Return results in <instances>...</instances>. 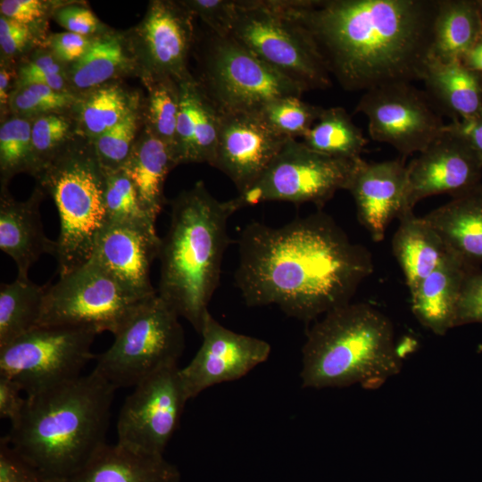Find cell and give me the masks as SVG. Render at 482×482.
<instances>
[{"mask_svg": "<svg viewBox=\"0 0 482 482\" xmlns=\"http://www.w3.org/2000/svg\"><path fill=\"white\" fill-rule=\"evenodd\" d=\"M324 108L298 96H285L266 103L257 113L274 131L287 138L303 137L319 120Z\"/></svg>", "mask_w": 482, "mask_h": 482, "instance_id": "obj_37", "label": "cell"}, {"mask_svg": "<svg viewBox=\"0 0 482 482\" xmlns=\"http://www.w3.org/2000/svg\"><path fill=\"white\" fill-rule=\"evenodd\" d=\"M187 401L178 364L154 372L126 398L117 421V444L137 453L163 455Z\"/></svg>", "mask_w": 482, "mask_h": 482, "instance_id": "obj_14", "label": "cell"}, {"mask_svg": "<svg viewBox=\"0 0 482 482\" xmlns=\"http://www.w3.org/2000/svg\"><path fill=\"white\" fill-rule=\"evenodd\" d=\"M480 38H482V34H481V37H480Z\"/></svg>", "mask_w": 482, "mask_h": 482, "instance_id": "obj_54", "label": "cell"}, {"mask_svg": "<svg viewBox=\"0 0 482 482\" xmlns=\"http://www.w3.org/2000/svg\"><path fill=\"white\" fill-rule=\"evenodd\" d=\"M143 83L147 88L143 126L173 150L179 112V83L170 79Z\"/></svg>", "mask_w": 482, "mask_h": 482, "instance_id": "obj_34", "label": "cell"}, {"mask_svg": "<svg viewBox=\"0 0 482 482\" xmlns=\"http://www.w3.org/2000/svg\"><path fill=\"white\" fill-rule=\"evenodd\" d=\"M36 30L0 15L1 62L24 54L37 40Z\"/></svg>", "mask_w": 482, "mask_h": 482, "instance_id": "obj_45", "label": "cell"}, {"mask_svg": "<svg viewBox=\"0 0 482 482\" xmlns=\"http://www.w3.org/2000/svg\"><path fill=\"white\" fill-rule=\"evenodd\" d=\"M179 319L158 294L143 300L97 357L94 370L117 389L135 387L158 370L178 364L185 348Z\"/></svg>", "mask_w": 482, "mask_h": 482, "instance_id": "obj_8", "label": "cell"}, {"mask_svg": "<svg viewBox=\"0 0 482 482\" xmlns=\"http://www.w3.org/2000/svg\"><path fill=\"white\" fill-rule=\"evenodd\" d=\"M392 250L405 278L410 293L450 253L442 237L424 217L413 211L399 219Z\"/></svg>", "mask_w": 482, "mask_h": 482, "instance_id": "obj_29", "label": "cell"}, {"mask_svg": "<svg viewBox=\"0 0 482 482\" xmlns=\"http://www.w3.org/2000/svg\"><path fill=\"white\" fill-rule=\"evenodd\" d=\"M139 125H144V105L92 140L96 155L104 171H114L122 167L136 141Z\"/></svg>", "mask_w": 482, "mask_h": 482, "instance_id": "obj_40", "label": "cell"}, {"mask_svg": "<svg viewBox=\"0 0 482 482\" xmlns=\"http://www.w3.org/2000/svg\"><path fill=\"white\" fill-rule=\"evenodd\" d=\"M160 246L155 228L108 221L96 238L90 260L127 291L146 299L157 294L151 284L150 269Z\"/></svg>", "mask_w": 482, "mask_h": 482, "instance_id": "obj_19", "label": "cell"}, {"mask_svg": "<svg viewBox=\"0 0 482 482\" xmlns=\"http://www.w3.org/2000/svg\"><path fill=\"white\" fill-rule=\"evenodd\" d=\"M92 37L67 31L52 34L45 42L46 47L68 67L85 54Z\"/></svg>", "mask_w": 482, "mask_h": 482, "instance_id": "obj_47", "label": "cell"}, {"mask_svg": "<svg viewBox=\"0 0 482 482\" xmlns=\"http://www.w3.org/2000/svg\"><path fill=\"white\" fill-rule=\"evenodd\" d=\"M230 36L305 91L331 86L316 41L289 12L287 1H237Z\"/></svg>", "mask_w": 482, "mask_h": 482, "instance_id": "obj_7", "label": "cell"}, {"mask_svg": "<svg viewBox=\"0 0 482 482\" xmlns=\"http://www.w3.org/2000/svg\"><path fill=\"white\" fill-rule=\"evenodd\" d=\"M448 251L467 264H482V184L423 216Z\"/></svg>", "mask_w": 482, "mask_h": 482, "instance_id": "obj_24", "label": "cell"}, {"mask_svg": "<svg viewBox=\"0 0 482 482\" xmlns=\"http://www.w3.org/2000/svg\"><path fill=\"white\" fill-rule=\"evenodd\" d=\"M45 195L37 187L29 199L17 201L7 187L1 188L0 249L14 261L19 278H29L31 265L42 254H57V241L46 236L41 223L39 207Z\"/></svg>", "mask_w": 482, "mask_h": 482, "instance_id": "obj_22", "label": "cell"}, {"mask_svg": "<svg viewBox=\"0 0 482 482\" xmlns=\"http://www.w3.org/2000/svg\"><path fill=\"white\" fill-rule=\"evenodd\" d=\"M63 4L44 0H1V16L40 32L43 22Z\"/></svg>", "mask_w": 482, "mask_h": 482, "instance_id": "obj_42", "label": "cell"}, {"mask_svg": "<svg viewBox=\"0 0 482 482\" xmlns=\"http://www.w3.org/2000/svg\"><path fill=\"white\" fill-rule=\"evenodd\" d=\"M482 73L461 61L440 62L428 58L420 80L433 104L452 120L482 117Z\"/></svg>", "mask_w": 482, "mask_h": 482, "instance_id": "obj_27", "label": "cell"}, {"mask_svg": "<svg viewBox=\"0 0 482 482\" xmlns=\"http://www.w3.org/2000/svg\"><path fill=\"white\" fill-rule=\"evenodd\" d=\"M288 139L269 127L257 112H220L212 166L228 176L241 194L258 180Z\"/></svg>", "mask_w": 482, "mask_h": 482, "instance_id": "obj_18", "label": "cell"}, {"mask_svg": "<svg viewBox=\"0 0 482 482\" xmlns=\"http://www.w3.org/2000/svg\"><path fill=\"white\" fill-rule=\"evenodd\" d=\"M116 388L95 370L27 396L5 436L48 482H66L104 446Z\"/></svg>", "mask_w": 482, "mask_h": 482, "instance_id": "obj_3", "label": "cell"}, {"mask_svg": "<svg viewBox=\"0 0 482 482\" xmlns=\"http://www.w3.org/2000/svg\"><path fill=\"white\" fill-rule=\"evenodd\" d=\"M202 64L199 81L222 113L257 112L272 99L301 97L305 91L230 35L212 33Z\"/></svg>", "mask_w": 482, "mask_h": 482, "instance_id": "obj_10", "label": "cell"}, {"mask_svg": "<svg viewBox=\"0 0 482 482\" xmlns=\"http://www.w3.org/2000/svg\"><path fill=\"white\" fill-rule=\"evenodd\" d=\"M181 4L200 18L217 36L230 35L237 12V1L183 0Z\"/></svg>", "mask_w": 482, "mask_h": 482, "instance_id": "obj_41", "label": "cell"}, {"mask_svg": "<svg viewBox=\"0 0 482 482\" xmlns=\"http://www.w3.org/2000/svg\"><path fill=\"white\" fill-rule=\"evenodd\" d=\"M477 3H478V8H479L481 16H482V0H478Z\"/></svg>", "mask_w": 482, "mask_h": 482, "instance_id": "obj_53", "label": "cell"}, {"mask_svg": "<svg viewBox=\"0 0 482 482\" xmlns=\"http://www.w3.org/2000/svg\"><path fill=\"white\" fill-rule=\"evenodd\" d=\"M0 482H48L10 445L6 436L0 440Z\"/></svg>", "mask_w": 482, "mask_h": 482, "instance_id": "obj_46", "label": "cell"}, {"mask_svg": "<svg viewBox=\"0 0 482 482\" xmlns=\"http://www.w3.org/2000/svg\"><path fill=\"white\" fill-rule=\"evenodd\" d=\"M446 128L463 137L482 161V117L452 120Z\"/></svg>", "mask_w": 482, "mask_h": 482, "instance_id": "obj_50", "label": "cell"}, {"mask_svg": "<svg viewBox=\"0 0 482 482\" xmlns=\"http://www.w3.org/2000/svg\"><path fill=\"white\" fill-rule=\"evenodd\" d=\"M46 286L19 278L0 287V346L37 327Z\"/></svg>", "mask_w": 482, "mask_h": 482, "instance_id": "obj_32", "label": "cell"}, {"mask_svg": "<svg viewBox=\"0 0 482 482\" xmlns=\"http://www.w3.org/2000/svg\"><path fill=\"white\" fill-rule=\"evenodd\" d=\"M482 323V270H470L462 283L456 307L454 327Z\"/></svg>", "mask_w": 482, "mask_h": 482, "instance_id": "obj_43", "label": "cell"}, {"mask_svg": "<svg viewBox=\"0 0 482 482\" xmlns=\"http://www.w3.org/2000/svg\"><path fill=\"white\" fill-rule=\"evenodd\" d=\"M200 335L202 345L194 358L179 369L188 400L205 389L242 378L270 356L268 342L224 327L207 312Z\"/></svg>", "mask_w": 482, "mask_h": 482, "instance_id": "obj_16", "label": "cell"}, {"mask_svg": "<svg viewBox=\"0 0 482 482\" xmlns=\"http://www.w3.org/2000/svg\"><path fill=\"white\" fill-rule=\"evenodd\" d=\"M194 15L180 1H150L143 19L126 31L142 82L188 78Z\"/></svg>", "mask_w": 482, "mask_h": 482, "instance_id": "obj_15", "label": "cell"}, {"mask_svg": "<svg viewBox=\"0 0 482 482\" xmlns=\"http://www.w3.org/2000/svg\"><path fill=\"white\" fill-rule=\"evenodd\" d=\"M360 159L328 156L290 138L258 180L233 198L234 203L237 210L270 201L322 207L338 190H347Z\"/></svg>", "mask_w": 482, "mask_h": 482, "instance_id": "obj_11", "label": "cell"}, {"mask_svg": "<svg viewBox=\"0 0 482 482\" xmlns=\"http://www.w3.org/2000/svg\"><path fill=\"white\" fill-rule=\"evenodd\" d=\"M401 367L390 320L368 303H349L307 332L300 377L304 388H376Z\"/></svg>", "mask_w": 482, "mask_h": 482, "instance_id": "obj_5", "label": "cell"}, {"mask_svg": "<svg viewBox=\"0 0 482 482\" xmlns=\"http://www.w3.org/2000/svg\"><path fill=\"white\" fill-rule=\"evenodd\" d=\"M128 75H137V66L126 31L94 36L85 54L67 67L71 89L78 96Z\"/></svg>", "mask_w": 482, "mask_h": 482, "instance_id": "obj_25", "label": "cell"}, {"mask_svg": "<svg viewBox=\"0 0 482 482\" xmlns=\"http://www.w3.org/2000/svg\"><path fill=\"white\" fill-rule=\"evenodd\" d=\"M461 62L469 69L482 73V38L471 48Z\"/></svg>", "mask_w": 482, "mask_h": 482, "instance_id": "obj_52", "label": "cell"}, {"mask_svg": "<svg viewBox=\"0 0 482 482\" xmlns=\"http://www.w3.org/2000/svg\"><path fill=\"white\" fill-rule=\"evenodd\" d=\"M145 99L118 82H111L80 95L73 115L79 135L94 140L133 111L144 105Z\"/></svg>", "mask_w": 482, "mask_h": 482, "instance_id": "obj_31", "label": "cell"}, {"mask_svg": "<svg viewBox=\"0 0 482 482\" xmlns=\"http://www.w3.org/2000/svg\"><path fill=\"white\" fill-rule=\"evenodd\" d=\"M357 218L373 241L383 240L395 219L408 212V171L404 159L368 162L360 159L347 187Z\"/></svg>", "mask_w": 482, "mask_h": 482, "instance_id": "obj_20", "label": "cell"}, {"mask_svg": "<svg viewBox=\"0 0 482 482\" xmlns=\"http://www.w3.org/2000/svg\"><path fill=\"white\" fill-rule=\"evenodd\" d=\"M481 34L482 16L477 1L439 0L428 58L462 61Z\"/></svg>", "mask_w": 482, "mask_h": 482, "instance_id": "obj_30", "label": "cell"}, {"mask_svg": "<svg viewBox=\"0 0 482 482\" xmlns=\"http://www.w3.org/2000/svg\"><path fill=\"white\" fill-rule=\"evenodd\" d=\"M170 222L161 238L157 294L200 334L218 287L230 242L228 221L233 198L219 201L201 180L170 202Z\"/></svg>", "mask_w": 482, "mask_h": 482, "instance_id": "obj_4", "label": "cell"}, {"mask_svg": "<svg viewBox=\"0 0 482 482\" xmlns=\"http://www.w3.org/2000/svg\"><path fill=\"white\" fill-rule=\"evenodd\" d=\"M17 77V71L11 66V63L1 62L0 69V106L1 112L8 111V104L14 83L12 79Z\"/></svg>", "mask_w": 482, "mask_h": 482, "instance_id": "obj_51", "label": "cell"}, {"mask_svg": "<svg viewBox=\"0 0 482 482\" xmlns=\"http://www.w3.org/2000/svg\"><path fill=\"white\" fill-rule=\"evenodd\" d=\"M303 138V142L316 152L351 160L361 158L368 144L362 130L342 107L324 108Z\"/></svg>", "mask_w": 482, "mask_h": 482, "instance_id": "obj_33", "label": "cell"}, {"mask_svg": "<svg viewBox=\"0 0 482 482\" xmlns=\"http://www.w3.org/2000/svg\"><path fill=\"white\" fill-rule=\"evenodd\" d=\"M31 119L12 116L0 127L1 188L21 172L33 174Z\"/></svg>", "mask_w": 482, "mask_h": 482, "instance_id": "obj_35", "label": "cell"}, {"mask_svg": "<svg viewBox=\"0 0 482 482\" xmlns=\"http://www.w3.org/2000/svg\"><path fill=\"white\" fill-rule=\"evenodd\" d=\"M21 387L13 379L0 374V417L14 424L21 418L27 398L21 395Z\"/></svg>", "mask_w": 482, "mask_h": 482, "instance_id": "obj_49", "label": "cell"}, {"mask_svg": "<svg viewBox=\"0 0 482 482\" xmlns=\"http://www.w3.org/2000/svg\"><path fill=\"white\" fill-rule=\"evenodd\" d=\"M71 112L50 113L31 119L34 170L37 174L54 160L77 136Z\"/></svg>", "mask_w": 482, "mask_h": 482, "instance_id": "obj_36", "label": "cell"}, {"mask_svg": "<svg viewBox=\"0 0 482 482\" xmlns=\"http://www.w3.org/2000/svg\"><path fill=\"white\" fill-rule=\"evenodd\" d=\"M478 267L449 253L411 292V311L418 321L438 336L454 328L456 307L467 273Z\"/></svg>", "mask_w": 482, "mask_h": 482, "instance_id": "obj_23", "label": "cell"}, {"mask_svg": "<svg viewBox=\"0 0 482 482\" xmlns=\"http://www.w3.org/2000/svg\"><path fill=\"white\" fill-rule=\"evenodd\" d=\"M79 96L60 92L39 84L14 87L9 99L12 116L33 119L50 113L71 112Z\"/></svg>", "mask_w": 482, "mask_h": 482, "instance_id": "obj_39", "label": "cell"}, {"mask_svg": "<svg viewBox=\"0 0 482 482\" xmlns=\"http://www.w3.org/2000/svg\"><path fill=\"white\" fill-rule=\"evenodd\" d=\"M53 17L68 32L86 37H94L107 30L90 9L80 4H62L54 11Z\"/></svg>", "mask_w": 482, "mask_h": 482, "instance_id": "obj_44", "label": "cell"}, {"mask_svg": "<svg viewBox=\"0 0 482 482\" xmlns=\"http://www.w3.org/2000/svg\"><path fill=\"white\" fill-rule=\"evenodd\" d=\"M436 108L411 83H395L364 92L355 112L366 116L372 140L390 145L405 160L444 132L446 124Z\"/></svg>", "mask_w": 482, "mask_h": 482, "instance_id": "obj_13", "label": "cell"}, {"mask_svg": "<svg viewBox=\"0 0 482 482\" xmlns=\"http://www.w3.org/2000/svg\"><path fill=\"white\" fill-rule=\"evenodd\" d=\"M176 166L171 146L143 126L120 170L134 184L144 209L154 221L166 202L165 179Z\"/></svg>", "mask_w": 482, "mask_h": 482, "instance_id": "obj_28", "label": "cell"}, {"mask_svg": "<svg viewBox=\"0 0 482 482\" xmlns=\"http://www.w3.org/2000/svg\"><path fill=\"white\" fill-rule=\"evenodd\" d=\"M98 333L79 326H37L0 346V374L13 379L27 396L60 386L80 377L94 357Z\"/></svg>", "mask_w": 482, "mask_h": 482, "instance_id": "obj_9", "label": "cell"}, {"mask_svg": "<svg viewBox=\"0 0 482 482\" xmlns=\"http://www.w3.org/2000/svg\"><path fill=\"white\" fill-rule=\"evenodd\" d=\"M143 300L89 260L46 286L37 326H79L114 335Z\"/></svg>", "mask_w": 482, "mask_h": 482, "instance_id": "obj_12", "label": "cell"}, {"mask_svg": "<svg viewBox=\"0 0 482 482\" xmlns=\"http://www.w3.org/2000/svg\"><path fill=\"white\" fill-rule=\"evenodd\" d=\"M105 173V209L108 221L155 228V221L144 209L137 191L120 169Z\"/></svg>", "mask_w": 482, "mask_h": 482, "instance_id": "obj_38", "label": "cell"}, {"mask_svg": "<svg viewBox=\"0 0 482 482\" xmlns=\"http://www.w3.org/2000/svg\"><path fill=\"white\" fill-rule=\"evenodd\" d=\"M66 482H180V472L163 455L137 453L116 443L104 445Z\"/></svg>", "mask_w": 482, "mask_h": 482, "instance_id": "obj_26", "label": "cell"}, {"mask_svg": "<svg viewBox=\"0 0 482 482\" xmlns=\"http://www.w3.org/2000/svg\"><path fill=\"white\" fill-rule=\"evenodd\" d=\"M45 74L67 75V66L61 62L47 48L37 50L17 68L14 87Z\"/></svg>", "mask_w": 482, "mask_h": 482, "instance_id": "obj_48", "label": "cell"}, {"mask_svg": "<svg viewBox=\"0 0 482 482\" xmlns=\"http://www.w3.org/2000/svg\"><path fill=\"white\" fill-rule=\"evenodd\" d=\"M372 270L370 253L316 212L280 227L247 224L238 239L235 282L248 306L276 305L311 321L351 303Z\"/></svg>", "mask_w": 482, "mask_h": 482, "instance_id": "obj_1", "label": "cell"}, {"mask_svg": "<svg viewBox=\"0 0 482 482\" xmlns=\"http://www.w3.org/2000/svg\"><path fill=\"white\" fill-rule=\"evenodd\" d=\"M408 207L431 195H459L480 184L482 161L460 134L444 132L408 165Z\"/></svg>", "mask_w": 482, "mask_h": 482, "instance_id": "obj_17", "label": "cell"}, {"mask_svg": "<svg viewBox=\"0 0 482 482\" xmlns=\"http://www.w3.org/2000/svg\"><path fill=\"white\" fill-rule=\"evenodd\" d=\"M289 12L348 91L420 80L439 0H294Z\"/></svg>", "mask_w": 482, "mask_h": 482, "instance_id": "obj_2", "label": "cell"}, {"mask_svg": "<svg viewBox=\"0 0 482 482\" xmlns=\"http://www.w3.org/2000/svg\"><path fill=\"white\" fill-rule=\"evenodd\" d=\"M54 200L60 220L56 259L60 277L87 263L108 222L105 173L92 141L78 135L35 177Z\"/></svg>", "mask_w": 482, "mask_h": 482, "instance_id": "obj_6", "label": "cell"}, {"mask_svg": "<svg viewBox=\"0 0 482 482\" xmlns=\"http://www.w3.org/2000/svg\"><path fill=\"white\" fill-rule=\"evenodd\" d=\"M179 112L173 143L177 164L213 163L220 112L203 85L192 75L179 82Z\"/></svg>", "mask_w": 482, "mask_h": 482, "instance_id": "obj_21", "label": "cell"}]
</instances>
